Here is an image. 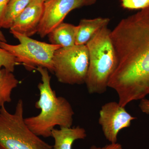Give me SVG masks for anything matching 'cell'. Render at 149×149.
Wrapping results in <instances>:
<instances>
[{
    "mask_svg": "<svg viewBox=\"0 0 149 149\" xmlns=\"http://www.w3.org/2000/svg\"><path fill=\"white\" fill-rule=\"evenodd\" d=\"M111 36L118 65L108 87L125 107L149 95V7L123 19Z\"/></svg>",
    "mask_w": 149,
    "mask_h": 149,
    "instance_id": "obj_1",
    "label": "cell"
},
{
    "mask_svg": "<svg viewBox=\"0 0 149 149\" xmlns=\"http://www.w3.org/2000/svg\"><path fill=\"white\" fill-rule=\"evenodd\" d=\"M36 70L41 74L42 82L38 85L40 98L35 107L41 111L37 116L24 118V121L37 136L48 138L51 137L52 130L56 125L71 127L74 112L68 100L64 97H58L52 89L49 70L41 67Z\"/></svg>",
    "mask_w": 149,
    "mask_h": 149,
    "instance_id": "obj_2",
    "label": "cell"
},
{
    "mask_svg": "<svg viewBox=\"0 0 149 149\" xmlns=\"http://www.w3.org/2000/svg\"><path fill=\"white\" fill-rule=\"evenodd\" d=\"M111 30L105 26L86 44L89 66L85 84L91 94L104 93L111 77L116 69L118 58L112 41Z\"/></svg>",
    "mask_w": 149,
    "mask_h": 149,
    "instance_id": "obj_3",
    "label": "cell"
},
{
    "mask_svg": "<svg viewBox=\"0 0 149 149\" xmlns=\"http://www.w3.org/2000/svg\"><path fill=\"white\" fill-rule=\"evenodd\" d=\"M23 101L19 100L13 113L5 105L0 107V148L1 149H53L28 128L24 117Z\"/></svg>",
    "mask_w": 149,
    "mask_h": 149,
    "instance_id": "obj_4",
    "label": "cell"
},
{
    "mask_svg": "<svg viewBox=\"0 0 149 149\" xmlns=\"http://www.w3.org/2000/svg\"><path fill=\"white\" fill-rule=\"evenodd\" d=\"M10 32L19 44L12 45L0 42V47L12 54L17 64H22L28 71L41 67L53 73L54 53L61 47L37 41L13 30H10Z\"/></svg>",
    "mask_w": 149,
    "mask_h": 149,
    "instance_id": "obj_5",
    "label": "cell"
},
{
    "mask_svg": "<svg viewBox=\"0 0 149 149\" xmlns=\"http://www.w3.org/2000/svg\"><path fill=\"white\" fill-rule=\"evenodd\" d=\"M53 73L60 83L68 85L85 83L89 66L86 45L59 48L53 57Z\"/></svg>",
    "mask_w": 149,
    "mask_h": 149,
    "instance_id": "obj_6",
    "label": "cell"
},
{
    "mask_svg": "<svg viewBox=\"0 0 149 149\" xmlns=\"http://www.w3.org/2000/svg\"><path fill=\"white\" fill-rule=\"evenodd\" d=\"M97 0H47L42 18L38 28V35L44 38L63 22L71 11L93 5Z\"/></svg>",
    "mask_w": 149,
    "mask_h": 149,
    "instance_id": "obj_7",
    "label": "cell"
},
{
    "mask_svg": "<svg viewBox=\"0 0 149 149\" xmlns=\"http://www.w3.org/2000/svg\"><path fill=\"white\" fill-rule=\"evenodd\" d=\"M136 118L118 102H111L102 106L99 123L107 140L114 143H117L118 135L120 130L130 127L131 121Z\"/></svg>",
    "mask_w": 149,
    "mask_h": 149,
    "instance_id": "obj_8",
    "label": "cell"
},
{
    "mask_svg": "<svg viewBox=\"0 0 149 149\" xmlns=\"http://www.w3.org/2000/svg\"><path fill=\"white\" fill-rule=\"evenodd\" d=\"M44 9L45 2L42 0H32L15 19L10 29L27 37L35 35L38 32Z\"/></svg>",
    "mask_w": 149,
    "mask_h": 149,
    "instance_id": "obj_9",
    "label": "cell"
},
{
    "mask_svg": "<svg viewBox=\"0 0 149 149\" xmlns=\"http://www.w3.org/2000/svg\"><path fill=\"white\" fill-rule=\"evenodd\" d=\"M51 137L54 140L53 149H72L74 141L85 139L87 133L85 129L80 126L73 128L61 127L60 129H53Z\"/></svg>",
    "mask_w": 149,
    "mask_h": 149,
    "instance_id": "obj_10",
    "label": "cell"
},
{
    "mask_svg": "<svg viewBox=\"0 0 149 149\" xmlns=\"http://www.w3.org/2000/svg\"><path fill=\"white\" fill-rule=\"evenodd\" d=\"M110 20L109 18L101 17L81 19L77 25L75 45H86L99 30L107 26Z\"/></svg>",
    "mask_w": 149,
    "mask_h": 149,
    "instance_id": "obj_11",
    "label": "cell"
},
{
    "mask_svg": "<svg viewBox=\"0 0 149 149\" xmlns=\"http://www.w3.org/2000/svg\"><path fill=\"white\" fill-rule=\"evenodd\" d=\"M77 26L62 22L48 34L50 44L68 47L75 45Z\"/></svg>",
    "mask_w": 149,
    "mask_h": 149,
    "instance_id": "obj_12",
    "label": "cell"
},
{
    "mask_svg": "<svg viewBox=\"0 0 149 149\" xmlns=\"http://www.w3.org/2000/svg\"><path fill=\"white\" fill-rule=\"evenodd\" d=\"M19 81L13 74L5 68L0 69V107L11 102V94L17 87Z\"/></svg>",
    "mask_w": 149,
    "mask_h": 149,
    "instance_id": "obj_13",
    "label": "cell"
},
{
    "mask_svg": "<svg viewBox=\"0 0 149 149\" xmlns=\"http://www.w3.org/2000/svg\"><path fill=\"white\" fill-rule=\"evenodd\" d=\"M32 0H10L5 10L2 28L10 29L15 19Z\"/></svg>",
    "mask_w": 149,
    "mask_h": 149,
    "instance_id": "obj_14",
    "label": "cell"
},
{
    "mask_svg": "<svg viewBox=\"0 0 149 149\" xmlns=\"http://www.w3.org/2000/svg\"><path fill=\"white\" fill-rule=\"evenodd\" d=\"M15 58L10 53L0 47V69L5 68L13 72L17 65Z\"/></svg>",
    "mask_w": 149,
    "mask_h": 149,
    "instance_id": "obj_15",
    "label": "cell"
},
{
    "mask_svg": "<svg viewBox=\"0 0 149 149\" xmlns=\"http://www.w3.org/2000/svg\"><path fill=\"white\" fill-rule=\"evenodd\" d=\"M123 8L130 10H143L149 7V0H120Z\"/></svg>",
    "mask_w": 149,
    "mask_h": 149,
    "instance_id": "obj_16",
    "label": "cell"
},
{
    "mask_svg": "<svg viewBox=\"0 0 149 149\" xmlns=\"http://www.w3.org/2000/svg\"><path fill=\"white\" fill-rule=\"evenodd\" d=\"M10 1V0H0V28H2L5 10Z\"/></svg>",
    "mask_w": 149,
    "mask_h": 149,
    "instance_id": "obj_17",
    "label": "cell"
},
{
    "mask_svg": "<svg viewBox=\"0 0 149 149\" xmlns=\"http://www.w3.org/2000/svg\"><path fill=\"white\" fill-rule=\"evenodd\" d=\"M139 107L143 112L149 114V99H141Z\"/></svg>",
    "mask_w": 149,
    "mask_h": 149,
    "instance_id": "obj_18",
    "label": "cell"
},
{
    "mask_svg": "<svg viewBox=\"0 0 149 149\" xmlns=\"http://www.w3.org/2000/svg\"><path fill=\"white\" fill-rule=\"evenodd\" d=\"M90 149H122V146L120 143H114L107 145L103 147H97L96 146H93L90 148Z\"/></svg>",
    "mask_w": 149,
    "mask_h": 149,
    "instance_id": "obj_19",
    "label": "cell"
},
{
    "mask_svg": "<svg viewBox=\"0 0 149 149\" xmlns=\"http://www.w3.org/2000/svg\"><path fill=\"white\" fill-rule=\"evenodd\" d=\"M0 42H7V40L5 36L1 30H0Z\"/></svg>",
    "mask_w": 149,
    "mask_h": 149,
    "instance_id": "obj_20",
    "label": "cell"
},
{
    "mask_svg": "<svg viewBox=\"0 0 149 149\" xmlns=\"http://www.w3.org/2000/svg\"><path fill=\"white\" fill-rule=\"evenodd\" d=\"M42 1H43L45 2L47 0H42Z\"/></svg>",
    "mask_w": 149,
    "mask_h": 149,
    "instance_id": "obj_21",
    "label": "cell"
},
{
    "mask_svg": "<svg viewBox=\"0 0 149 149\" xmlns=\"http://www.w3.org/2000/svg\"><path fill=\"white\" fill-rule=\"evenodd\" d=\"M0 149H1V148H0Z\"/></svg>",
    "mask_w": 149,
    "mask_h": 149,
    "instance_id": "obj_22",
    "label": "cell"
}]
</instances>
